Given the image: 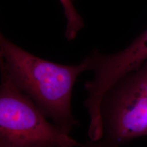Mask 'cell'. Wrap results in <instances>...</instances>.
<instances>
[{"label": "cell", "instance_id": "cell-1", "mask_svg": "<svg viewBox=\"0 0 147 147\" xmlns=\"http://www.w3.org/2000/svg\"><path fill=\"white\" fill-rule=\"evenodd\" d=\"M87 70L86 58L78 64L55 63L27 51L0 34L1 73L67 134L79 124L71 110L73 89L79 74Z\"/></svg>", "mask_w": 147, "mask_h": 147}, {"label": "cell", "instance_id": "cell-2", "mask_svg": "<svg viewBox=\"0 0 147 147\" xmlns=\"http://www.w3.org/2000/svg\"><path fill=\"white\" fill-rule=\"evenodd\" d=\"M1 73L0 147H80Z\"/></svg>", "mask_w": 147, "mask_h": 147}, {"label": "cell", "instance_id": "cell-3", "mask_svg": "<svg viewBox=\"0 0 147 147\" xmlns=\"http://www.w3.org/2000/svg\"><path fill=\"white\" fill-rule=\"evenodd\" d=\"M100 116L104 147H121L147 136V60L105 92Z\"/></svg>", "mask_w": 147, "mask_h": 147}, {"label": "cell", "instance_id": "cell-4", "mask_svg": "<svg viewBox=\"0 0 147 147\" xmlns=\"http://www.w3.org/2000/svg\"><path fill=\"white\" fill-rule=\"evenodd\" d=\"M93 79L84 84L87 98L84 106L90 115L99 114L105 92L122 76L138 68L147 60V29L125 49L105 55L94 50L85 57Z\"/></svg>", "mask_w": 147, "mask_h": 147}, {"label": "cell", "instance_id": "cell-5", "mask_svg": "<svg viewBox=\"0 0 147 147\" xmlns=\"http://www.w3.org/2000/svg\"><path fill=\"white\" fill-rule=\"evenodd\" d=\"M63 6L67 19L65 37L69 41L74 40L84 24L82 17L75 9L72 0H59Z\"/></svg>", "mask_w": 147, "mask_h": 147}, {"label": "cell", "instance_id": "cell-6", "mask_svg": "<svg viewBox=\"0 0 147 147\" xmlns=\"http://www.w3.org/2000/svg\"><path fill=\"white\" fill-rule=\"evenodd\" d=\"M80 147H104L102 143L99 141H93L89 139V140L87 141L82 146Z\"/></svg>", "mask_w": 147, "mask_h": 147}]
</instances>
